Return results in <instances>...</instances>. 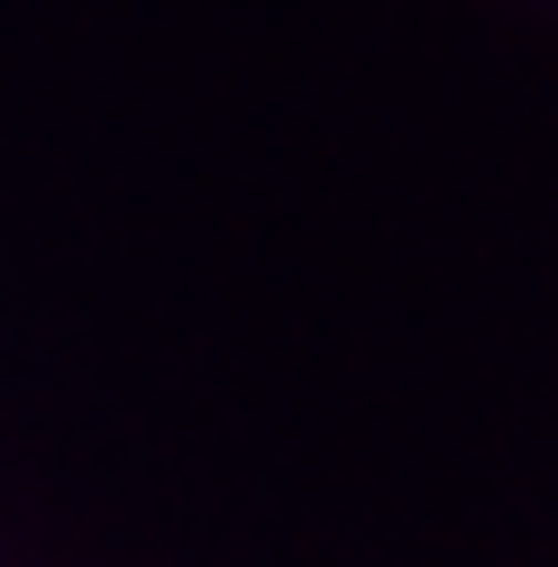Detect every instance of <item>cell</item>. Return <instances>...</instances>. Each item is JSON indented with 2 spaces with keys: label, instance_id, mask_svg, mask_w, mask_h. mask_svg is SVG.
<instances>
[]
</instances>
